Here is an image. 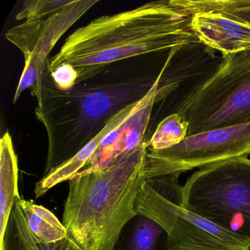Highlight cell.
I'll return each instance as SVG.
<instances>
[{
  "mask_svg": "<svg viewBox=\"0 0 250 250\" xmlns=\"http://www.w3.org/2000/svg\"><path fill=\"white\" fill-rule=\"evenodd\" d=\"M191 18L178 0L153 1L102 16L65 39L47 62L48 71L70 64L78 73L77 84H81L114 62L200 43L191 30Z\"/></svg>",
  "mask_w": 250,
  "mask_h": 250,
  "instance_id": "6da1fadb",
  "label": "cell"
},
{
  "mask_svg": "<svg viewBox=\"0 0 250 250\" xmlns=\"http://www.w3.org/2000/svg\"><path fill=\"white\" fill-rule=\"evenodd\" d=\"M147 141L112 166L70 180L62 224L83 250H111L137 214L134 203L146 176Z\"/></svg>",
  "mask_w": 250,
  "mask_h": 250,
  "instance_id": "7a4b0ae2",
  "label": "cell"
},
{
  "mask_svg": "<svg viewBox=\"0 0 250 250\" xmlns=\"http://www.w3.org/2000/svg\"><path fill=\"white\" fill-rule=\"evenodd\" d=\"M159 75L110 84H77L68 91L43 81L42 104L36 114L49 137L44 175L75 156L117 114L143 99Z\"/></svg>",
  "mask_w": 250,
  "mask_h": 250,
  "instance_id": "3957f363",
  "label": "cell"
},
{
  "mask_svg": "<svg viewBox=\"0 0 250 250\" xmlns=\"http://www.w3.org/2000/svg\"><path fill=\"white\" fill-rule=\"evenodd\" d=\"M187 136L250 123V49L222 56L178 99Z\"/></svg>",
  "mask_w": 250,
  "mask_h": 250,
  "instance_id": "277c9868",
  "label": "cell"
},
{
  "mask_svg": "<svg viewBox=\"0 0 250 250\" xmlns=\"http://www.w3.org/2000/svg\"><path fill=\"white\" fill-rule=\"evenodd\" d=\"M181 174L146 178L134 203L136 213L167 232L172 250H250V241L228 232L183 206Z\"/></svg>",
  "mask_w": 250,
  "mask_h": 250,
  "instance_id": "5b68a950",
  "label": "cell"
},
{
  "mask_svg": "<svg viewBox=\"0 0 250 250\" xmlns=\"http://www.w3.org/2000/svg\"><path fill=\"white\" fill-rule=\"evenodd\" d=\"M183 206L250 241V159L201 168L183 186Z\"/></svg>",
  "mask_w": 250,
  "mask_h": 250,
  "instance_id": "8992f818",
  "label": "cell"
},
{
  "mask_svg": "<svg viewBox=\"0 0 250 250\" xmlns=\"http://www.w3.org/2000/svg\"><path fill=\"white\" fill-rule=\"evenodd\" d=\"M250 154V123L187 136L165 150L147 147L146 178L179 173Z\"/></svg>",
  "mask_w": 250,
  "mask_h": 250,
  "instance_id": "52a82bcc",
  "label": "cell"
},
{
  "mask_svg": "<svg viewBox=\"0 0 250 250\" xmlns=\"http://www.w3.org/2000/svg\"><path fill=\"white\" fill-rule=\"evenodd\" d=\"M98 2V0H72L52 15L26 20L7 32V40L20 49L24 57V70L14 95V103L24 90L31 88L38 106L42 104L48 55L61 37Z\"/></svg>",
  "mask_w": 250,
  "mask_h": 250,
  "instance_id": "ba28073f",
  "label": "cell"
},
{
  "mask_svg": "<svg viewBox=\"0 0 250 250\" xmlns=\"http://www.w3.org/2000/svg\"><path fill=\"white\" fill-rule=\"evenodd\" d=\"M171 58L172 57L169 56L151 90L137 102L128 116L103 139L99 148L87 162V167L79 172L89 173L112 166L120 158L131 153L147 142L145 137L153 106L166 97L167 94L171 91L170 88H172L169 83L162 84L164 71Z\"/></svg>",
  "mask_w": 250,
  "mask_h": 250,
  "instance_id": "9c48e42d",
  "label": "cell"
},
{
  "mask_svg": "<svg viewBox=\"0 0 250 250\" xmlns=\"http://www.w3.org/2000/svg\"><path fill=\"white\" fill-rule=\"evenodd\" d=\"M191 30L203 46L222 56L250 49V26L223 14L203 11L191 14Z\"/></svg>",
  "mask_w": 250,
  "mask_h": 250,
  "instance_id": "30bf717a",
  "label": "cell"
},
{
  "mask_svg": "<svg viewBox=\"0 0 250 250\" xmlns=\"http://www.w3.org/2000/svg\"><path fill=\"white\" fill-rule=\"evenodd\" d=\"M137 102L130 105L124 110L114 116L104 128L93 137L83 149L80 150L75 156L60 165L49 173L43 175V178L36 184L35 194L39 198L47 192L50 188H53L60 183L71 180L76 174L80 172V169L87 165L95 152L100 146L103 139L112 130L118 127L135 107Z\"/></svg>",
  "mask_w": 250,
  "mask_h": 250,
  "instance_id": "8fae6325",
  "label": "cell"
},
{
  "mask_svg": "<svg viewBox=\"0 0 250 250\" xmlns=\"http://www.w3.org/2000/svg\"><path fill=\"white\" fill-rule=\"evenodd\" d=\"M111 250H172V246L159 223L137 213L124 225Z\"/></svg>",
  "mask_w": 250,
  "mask_h": 250,
  "instance_id": "7c38bea8",
  "label": "cell"
},
{
  "mask_svg": "<svg viewBox=\"0 0 250 250\" xmlns=\"http://www.w3.org/2000/svg\"><path fill=\"white\" fill-rule=\"evenodd\" d=\"M0 250H83L70 237L53 243L40 241L27 225L24 211L15 200Z\"/></svg>",
  "mask_w": 250,
  "mask_h": 250,
  "instance_id": "4fadbf2b",
  "label": "cell"
},
{
  "mask_svg": "<svg viewBox=\"0 0 250 250\" xmlns=\"http://www.w3.org/2000/svg\"><path fill=\"white\" fill-rule=\"evenodd\" d=\"M18 160L12 138L6 132L1 139L0 153V240L11 216L15 200L20 197L18 189Z\"/></svg>",
  "mask_w": 250,
  "mask_h": 250,
  "instance_id": "5bb4252c",
  "label": "cell"
},
{
  "mask_svg": "<svg viewBox=\"0 0 250 250\" xmlns=\"http://www.w3.org/2000/svg\"><path fill=\"white\" fill-rule=\"evenodd\" d=\"M25 216L27 225L35 235L44 243L61 241L68 236L66 228L52 212L33 201L16 199Z\"/></svg>",
  "mask_w": 250,
  "mask_h": 250,
  "instance_id": "9a60e30c",
  "label": "cell"
},
{
  "mask_svg": "<svg viewBox=\"0 0 250 250\" xmlns=\"http://www.w3.org/2000/svg\"><path fill=\"white\" fill-rule=\"evenodd\" d=\"M190 14L212 11L250 26V0H181Z\"/></svg>",
  "mask_w": 250,
  "mask_h": 250,
  "instance_id": "2e32d148",
  "label": "cell"
},
{
  "mask_svg": "<svg viewBox=\"0 0 250 250\" xmlns=\"http://www.w3.org/2000/svg\"><path fill=\"white\" fill-rule=\"evenodd\" d=\"M188 129V124L181 115L170 114L158 125L151 138L147 141V147L155 150L170 148L187 137Z\"/></svg>",
  "mask_w": 250,
  "mask_h": 250,
  "instance_id": "e0dca14e",
  "label": "cell"
},
{
  "mask_svg": "<svg viewBox=\"0 0 250 250\" xmlns=\"http://www.w3.org/2000/svg\"><path fill=\"white\" fill-rule=\"evenodd\" d=\"M72 0H34L24 2L22 8L17 14V20H33L43 18L61 11L71 3Z\"/></svg>",
  "mask_w": 250,
  "mask_h": 250,
  "instance_id": "ac0fdd59",
  "label": "cell"
},
{
  "mask_svg": "<svg viewBox=\"0 0 250 250\" xmlns=\"http://www.w3.org/2000/svg\"><path fill=\"white\" fill-rule=\"evenodd\" d=\"M49 74L55 87L62 91H68L77 84L78 73L70 64H61Z\"/></svg>",
  "mask_w": 250,
  "mask_h": 250,
  "instance_id": "d6986e66",
  "label": "cell"
}]
</instances>
